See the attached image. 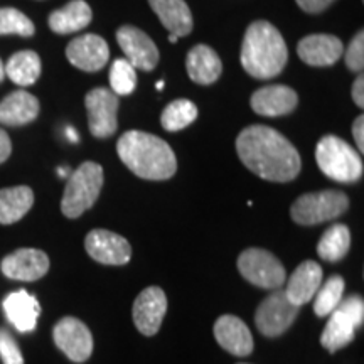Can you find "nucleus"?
Returning a JSON list of instances; mask_svg holds the SVG:
<instances>
[{"mask_svg":"<svg viewBox=\"0 0 364 364\" xmlns=\"http://www.w3.org/2000/svg\"><path fill=\"white\" fill-rule=\"evenodd\" d=\"M236 152L253 174L270 182H290L300 174L299 150L267 125L247 127L236 139Z\"/></svg>","mask_w":364,"mask_h":364,"instance_id":"f257e3e1","label":"nucleus"},{"mask_svg":"<svg viewBox=\"0 0 364 364\" xmlns=\"http://www.w3.org/2000/svg\"><path fill=\"white\" fill-rule=\"evenodd\" d=\"M117 152L120 161L140 179L167 181L177 171V159L171 145L149 132H125L118 139Z\"/></svg>","mask_w":364,"mask_h":364,"instance_id":"f03ea898","label":"nucleus"},{"mask_svg":"<svg viewBox=\"0 0 364 364\" xmlns=\"http://www.w3.org/2000/svg\"><path fill=\"white\" fill-rule=\"evenodd\" d=\"M241 66L257 80L275 78L284 71L289 59V49L280 31L267 21H257L248 26L241 44Z\"/></svg>","mask_w":364,"mask_h":364,"instance_id":"7ed1b4c3","label":"nucleus"},{"mask_svg":"<svg viewBox=\"0 0 364 364\" xmlns=\"http://www.w3.org/2000/svg\"><path fill=\"white\" fill-rule=\"evenodd\" d=\"M316 161L322 174L336 182L351 184L363 176L361 154L336 135H326L318 140Z\"/></svg>","mask_w":364,"mask_h":364,"instance_id":"20e7f679","label":"nucleus"},{"mask_svg":"<svg viewBox=\"0 0 364 364\" xmlns=\"http://www.w3.org/2000/svg\"><path fill=\"white\" fill-rule=\"evenodd\" d=\"M103 167L97 162H83L75 172H71L66 182L65 194L61 199L63 215L76 220L83 213L93 208L103 188Z\"/></svg>","mask_w":364,"mask_h":364,"instance_id":"39448f33","label":"nucleus"},{"mask_svg":"<svg viewBox=\"0 0 364 364\" xmlns=\"http://www.w3.org/2000/svg\"><path fill=\"white\" fill-rule=\"evenodd\" d=\"M349 208V198L343 191H318L295 199L290 216L300 226H316L343 216Z\"/></svg>","mask_w":364,"mask_h":364,"instance_id":"423d86ee","label":"nucleus"},{"mask_svg":"<svg viewBox=\"0 0 364 364\" xmlns=\"http://www.w3.org/2000/svg\"><path fill=\"white\" fill-rule=\"evenodd\" d=\"M238 270L245 280L262 289L277 290L287 282L285 267L263 248H248L238 257Z\"/></svg>","mask_w":364,"mask_h":364,"instance_id":"0eeeda50","label":"nucleus"},{"mask_svg":"<svg viewBox=\"0 0 364 364\" xmlns=\"http://www.w3.org/2000/svg\"><path fill=\"white\" fill-rule=\"evenodd\" d=\"M299 312L300 307L290 302L285 290L277 289L258 306L255 314V324L267 338H279L290 329Z\"/></svg>","mask_w":364,"mask_h":364,"instance_id":"6e6552de","label":"nucleus"},{"mask_svg":"<svg viewBox=\"0 0 364 364\" xmlns=\"http://www.w3.org/2000/svg\"><path fill=\"white\" fill-rule=\"evenodd\" d=\"M88 127L91 135L97 139H108L118 129V95L107 88H95L85 97Z\"/></svg>","mask_w":364,"mask_h":364,"instance_id":"1a4fd4ad","label":"nucleus"},{"mask_svg":"<svg viewBox=\"0 0 364 364\" xmlns=\"http://www.w3.org/2000/svg\"><path fill=\"white\" fill-rule=\"evenodd\" d=\"M54 344L73 363L88 361L93 353V336L85 322L76 317H63L53 329Z\"/></svg>","mask_w":364,"mask_h":364,"instance_id":"9d476101","label":"nucleus"},{"mask_svg":"<svg viewBox=\"0 0 364 364\" xmlns=\"http://www.w3.org/2000/svg\"><path fill=\"white\" fill-rule=\"evenodd\" d=\"M86 253L102 265L122 267L132 258L129 240L108 230H93L85 238Z\"/></svg>","mask_w":364,"mask_h":364,"instance_id":"9b49d317","label":"nucleus"},{"mask_svg":"<svg viewBox=\"0 0 364 364\" xmlns=\"http://www.w3.org/2000/svg\"><path fill=\"white\" fill-rule=\"evenodd\" d=\"M117 41L125 59L135 70L152 71L159 63V49L156 43L135 26H122L117 31Z\"/></svg>","mask_w":364,"mask_h":364,"instance_id":"f8f14e48","label":"nucleus"},{"mask_svg":"<svg viewBox=\"0 0 364 364\" xmlns=\"http://www.w3.org/2000/svg\"><path fill=\"white\" fill-rule=\"evenodd\" d=\"M167 312V297L161 287H147L136 295L134 302L135 327L144 336H156L161 329L164 317Z\"/></svg>","mask_w":364,"mask_h":364,"instance_id":"ddd939ff","label":"nucleus"},{"mask_svg":"<svg viewBox=\"0 0 364 364\" xmlns=\"http://www.w3.org/2000/svg\"><path fill=\"white\" fill-rule=\"evenodd\" d=\"M0 268L4 275L11 280L36 282L48 273L49 257L43 250L21 248L4 257Z\"/></svg>","mask_w":364,"mask_h":364,"instance_id":"4468645a","label":"nucleus"},{"mask_svg":"<svg viewBox=\"0 0 364 364\" xmlns=\"http://www.w3.org/2000/svg\"><path fill=\"white\" fill-rule=\"evenodd\" d=\"M66 58L81 71H100L110 59L107 41L97 34H85L73 39L66 48Z\"/></svg>","mask_w":364,"mask_h":364,"instance_id":"2eb2a0df","label":"nucleus"},{"mask_svg":"<svg viewBox=\"0 0 364 364\" xmlns=\"http://www.w3.org/2000/svg\"><path fill=\"white\" fill-rule=\"evenodd\" d=\"M250 105L262 117H284L297 108L299 97L285 85H268L255 91Z\"/></svg>","mask_w":364,"mask_h":364,"instance_id":"dca6fc26","label":"nucleus"},{"mask_svg":"<svg viewBox=\"0 0 364 364\" xmlns=\"http://www.w3.org/2000/svg\"><path fill=\"white\" fill-rule=\"evenodd\" d=\"M344 46L339 38L331 34H312L300 39L297 54L309 66H332L343 58Z\"/></svg>","mask_w":364,"mask_h":364,"instance_id":"f3484780","label":"nucleus"},{"mask_svg":"<svg viewBox=\"0 0 364 364\" xmlns=\"http://www.w3.org/2000/svg\"><path fill=\"white\" fill-rule=\"evenodd\" d=\"M215 338L225 351L233 356L245 358L253 353V336L240 317L221 316L215 324Z\"/></svg>","mask_w":364,"mask_h":364,"instance_id":"a211bd4d","label":"nucleus"},{"mask_svg":"<svg viewBox=\"0 0 364 364\" xmlns=\"http://www.w3.org/2000/svg\"><path fill=\"white\" fill-rule=\"evenodd\" d=\"M322 284V268L317 262L306 260L295 268L285 287V295L295 306L311 302Z\"/></svg>","mask_w":364,"mask_h":364,"instance_id":"6ab92c4d","label":"nucleus"},{"mask_svg":"<svg viewBox=\"0 0 364 364\" xmlns=\"http://www.w3.org/2000/svg\"><path fill=\"white\" fill-rule=\"evenodd\" d=\"M4 312L9 322L19 332H33L38 326V317L41 316V306L38 299L27 290H17L9 294L2 302Z\"/></svg>","mask_w":364,"mask_h":364,"instance_id":"aec40b11","label":"nucleus"},{"mask_svg":"<svg viewBox=\"0 0 364 364\" xmlns=\"http://www.w3.org/2000/svg\"><path fill=\"white\" fill-rule=\"evenodd\" d=\"M39 115V100L29 91H14L0 102V124L22 127L34 122Z\"/></svg>","mask_w":364,"mask_h":364,"instance_id":"412c9836","label":"nucleus"},{"mask_svg":"<svg viewBox=\"0 0 364 364\" xmlns=\"http://www.w3.org/2000/svg\"><path fill=\"white\" fill-rule=\"evenodd\" d=\"M189 78L198 85H213L220 80L223 63L218 53L206 44H198L191 49L186 59Z\"/></svg>","mask_w":364,"mask_h":364,"instance_id":"4be33fe9","label":"nucleus"},{"mask_svg":"<svg viewBox=\"0 0 364 364\" xmlns=\"http://www.w3.org/2000/svg\"><path fill=\"white\" fill-rule=\"evenodd\" d=\"M149 4L171 34L184 38L193 31V14L184 0H149Z\"/></svg>","mask_w":364,"mask_h":364,"instance_id":"5701e85b","label":"nucleus"},{"mask_svg":"<svg viewBox=\"0 0 364 364\" xmlns=\"http://www.w3.org/2000/svg\"><path fill=\"white\" fill-rule=\"evenodd\" d=\"M93 12L85 0H71L65 7L49 16V27L56 34H73L85 29L91 22Z\"/></svg>","mask_w":364,"mask_h":364,"instance_id":"b1692460","label":"nucleus"},{"mask_svg":"<svg viewBox=\"0 0 364 364\" xmlns=\"http://www.w3.org/2000/svg\"><path fill=\"white\" fill-rule=\"evenodd\" d=\"M34 204V193L27 186L0 189V225L21 221Z\"/></svg>","mask_w":364,"mask_h":364,"instance_id":"393cba45","label":"nucleus"},{"mask_svg":"<svg viewBox=\"0 0 364 364\" xmlns=\"http://www.w3.org/2000/svg\"><path fill=\"white\" fill-rule=\"evenodd\" d=\"M358 327L354 322L349 321L344 314H341L338 309L329 314V321L322 331L321 344L324 346L329 353H336L343 349L344 346L351 344L356 336Z\"/></svg>","mask_w":364,"mask_h":364,"instance_id":"a878e982","label":"nucleus"},{"mask_svg":"<svg viewBox=\"0 0 364 364\" xmlns=\"http://www.w3.org/2000/svg\"><path fill=\"white\" fill-rule=\"evenodd\" d=\"M6 76L19 86H31L41 76V58L34 51H19L9 58Z\"/></svg>","mask_w":364,"mask_h":364,"instance_id":"bb28decb","label":"nucleus"},{"mask_svg":"<svg viewBox=\"0 0 364 364\" xmlns=\"http://www.w3.org/2000/svg\"><path fill=\"white\" fill-rule=\"evenodd\" d=\"M351 247V233L346 225H332L324 231L317 243V253L326 262H339Z\"/></svg>","mask_w":364,"mask_h":364,"instance_id":"cd10ccee","label":"nucleus"},{"mask_svg":"<svg viewBox=\"0 0 364 364\" xmlns=\"http://www.w3.org/2000/svg\"><path fill=\"white\" fill-rule=\"evenodd\" d=\"M198 118V107L191 100L181 98L167 105L161 117V125L167 132H181L194 124Z\"/></svg>","mask_w":364,"mask_h":364,"instance_id":"c85d7f7f","label":"nucleus"},{"mask_svg":"<svg viewBox=\"0 0 364 364\" xmlns=\"http://www.w3.org/2000/svg\"><path fill=\"white\" fill-rule=\"evenodd\" d=\"M344 279L341 275H332L326 284H321L314 295V312L317 317H327L336 311L344 295Z\"/></svg>","mask_w":364,"mask_h":364,"instance_id":"c756f323","label":"nucleus"},{"mask_svg":"<svg viewBox=\"0 0 364 364\" xmlns=\"http://www.w3.org/2000/svg\"><path fill=\"white\" fill-rule=\"evenodd\" d=\"M36 33L33 21L12 7L0 9V36H21V38H31Z\"/></svg>","mask_w":364,"mask_h":364,"instance_id":"7c9ffc66","label":"nucleus"},{"mask_svg":"<svg viewBox=\"0 0 364 364\" xmlns=\"http://www.w3.org/2000/svg\"><path fill=\"white\" fill-rule=\"evenodd\" d=\"M110 88L115 95H130L136 88V71L125 58L115 59L110 68Z\"/></svg>","mask_w":364,"mask_h":364,"instance_id":"2f4dec72","label":"nucleus"},{"mask_svg":"<svg viewBox=\"0 0 364 364\" xmlns=\"http://www.w3.org/2000/svg\"><path fill=\"white\" fill-rule=\"evenodd\" d=\"M0 359L4 364H24L19 344L16 343L14 336L4 327H0Z\"/></svg>","mask_w":364,"mask_h":364,"instance_id":"473e14b6","label":"nucleus"},{"mask_svg":"<svg viewBox=\"0 0 364 364\" xmlns=\"http://www.w3.org/2000/svg\"><path fill=\"white\" fill-rule=\"evenodd\" d=\"M346 66L354 73H361L364 68V34L363 31L354 36L346 49Z\"/></svg>","mask_w":364,"mask_h":364,"instance_id":"72a5a7b5","label":"nucleus"},{"mask_svg":"<svg viewBox=\"0 0 364 364\" xmlns=\"http://www.w3.org/2000/svg\"><path fill=\"white\" fill-rule=\"evenodd\" d=\"M336 309L341 314H344L349 321L354 322V326L361 327L364 318V300L359 295H351V297L341 300V304Z\"/></svg>","mask_w":364,"mask_h":364,"instance_id":"f704fd0d","label":"nucleus"},{"mask_svg":"<svg viewBox=\"0 0 364 364\" xmlns=\"http://www.w3.org/2000/svg\"><path fill=\"white\" fill-rule=\"evenodd\" d=\"M295 2L299 4V7L302 9L304 12L318 14V12L326 11V9L329 7L334 0H295Z\"/></svg>","mask_w":364,"mask_h":364,"instance_id":"c9c22d12","label":"nucleus"},{"mask_svg":"<svg viewBox=\"0 0 364 364\" xmlns=\"http://www.w3.org/2000/svg\"><path fill=\"white\" fill-rule=\"evenodd\" d=\"M364 117L359 115L353 124V136L354 142L358 145V152L363 154L364 152Z\"/></svg>","mask_w":364,"mask_h":364,"instance_id":"e433bc0d","label":"nucleus"},{"mask_svg":"<svg viewBox=\"0 0 364 364\" xmlns=\"http://www.w3.org/2000/svg\"><path fill=\"white\" fill-rule=\"evenodd\" d=\"M11 152H12L11 139H9L6 130L0 129V164L6 162L7 159L11 157Z\"/></svg>","mask_w":364,"mask_h":364,"instance_id":"4c0bfd02","label":"nucleus"},{"mask_svg":"<svg viewBox=\"0 0 364 364\" xmlns=\"http://www.w3.org/2000/svg\"><path fill=\"white\" fill-rule=\"evenodd\" d=\"M353 100L359 108L364 107V78L358 76V80L353 85Z\"/></svg>","mask_w":364,"mask_h":364,"instance_id":"58836bf2","label":"nucleus"},{"mask_svg":"<svg viewBox=\"0 0 364 364\" xmlns=\"http://www.w3.org/2000/svg\"><path fill=\"white\" fill-rule=\"evenodd\" d=\"M4 78H6V65H4L2 59H0V83H2Z\"/></svg>","mask_w":364,"mask_h":364,"instance_id":"ea45409f","label":"nucleus"},{"mask_svg":"<svg viewBox=\"0 0 364 364\" xmlns=\"http://www.w3.org/2000/svg\"><path fill=\"white\" fill-rule=\"evenodd\" d=\"M177 39H179V38H177L176 34H171V36H169V41H171L172 44H176V43H177Z\"/></svg>","mask_w":364,"mask_h":364,"instance_id":"a19ab883","label":"nucleus"},{"mask_svg":"<svg viewBox=\"0 0 364 364\" xmlns=\"http://www.w3.org/2000/svg\"><path fill=\"white\" fill-rule=\"evenodd\" d=\"M162 86H164V81H159V83H157V88H159V90H162Z\"/></svg>","mask_w":364,"mask_h":364,"instance_id":"79ce46f5","label":"nucleus"},{"mask_svg":"<svg viewBox=\"0 0 364 364\" xmlns=\"http://www.w3.org/2000/svg\"><path fill=\"white\" fill-rule=\"evenodd\" d=\"M240 364H247V363H240Z\"/></svg>","mask_w":364,"mask_h":364,"instance_id":"37998d69","label":"nucleus"}]
</instances>
